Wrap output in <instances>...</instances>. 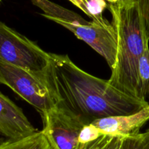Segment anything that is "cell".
Wrapping results in <instances>:
<instances>
[{"instance_id":"20","label":"cell","mask_w":149,"mask_h":149,"mask_svg":"<svg viewBox=\"0 0 149 149\" xmlns=\"http://www.w3.org/2000/svg\"><path fill=\"white\" fill-rule=\"evenodd\" d=\"M148 132H149V130H148Z\"/></svg>"},{"instance_id":"4","label":"cell","mask_w":149,"mask_h":149,"mask_svg":"<svg viewBox=\"0 0 149 149\" xmlns=\"http://www.w3.org/2000/svg\"><path fill=\"white\" fill-rule=\"evenodd\" d=\"M42 15L67 29L77 38L86 42L104 58L111 69H113L118 52L117 36L113 26L103 15L97 16L87 24L70 22L45 14Z\"/></svg>"},{"instance_id":"1","label":"cell","mask_w":149,"mask_h":149,"mask_svg":"<svg viewBox=\"0 0 149 149\" xmlns=\"http://www.w3.org/2000/svg\"><path fill=\"white\" fill-rule=\"evenodd\" d=\"M49 55V63L42 81L56 106L87 125L103 118L132 114L149 105L146 100L125 94L108 80L85 72L67 55Z\"/></svg>"},{"instance_id":"8","label":"cell","mask_w":149,"mask_h":149,"mask_svg":"<svg viewBox=\"0 0 149 149\" xmlns=\"http://www.w3.org/2000/svg\"><path fill=\"white\" fill-rule=\"evenodd\" d=\"M148 120L149 105L132 114L103 118L90 124L102 135L131 137L138 135L140 130Z\"/></svg>"},{"instance_id":"13","label":"cell","mask_w":149,"mask_h":149,"mask_svg":"<svg viewBox=\"0 0 149 149\" xmlns=\"http://www.w3.org/2000/svg\"><path fill=\"white\" fill-rule=\"evenodd\" d=\"M124 149H149V132L139 133L135 136L126 137Z\"/></svg>"},{"instance_id":"10","label":"cell","mask_w":149,"mask_h":149,"mask_svg":"<svg viewBox=\"0 0 149 149\" xmlns=\"http://www.w3.org/2000/svg\"><path fill=\"white\" fill-rule=\"evenodd\" d=\"M35 6L40 8L44 14L52 17H59L70 22L84 23L85 20L77 13L64 8L49 0H31Z\"/></svg>"},{"instance_id":"16","label":"cell","mask_w":149,"mask_h":149,"mask_svg":"<svg viewBox=\"0 0 149 149\" xmlns=\"http://www.w3.org/2000/svg\"><path fill=\"white\" fill-rule=\"evenodd\" d=\"M107 7L105 0H89L88 9L92 15V20L95 19L97 16H102L103 9Z\"/></svg>"},{"instance_id":"2","label":"cell","mask_w":149,"mask_h":149,"mask_svg":"<svg viewBox=\"0 0 149 149\" xmlns=\"http://www.w3.org/2000/svg\"><path fill=\"white\" fill-rule=\"evenodd\" d=\"M107 7L111 13V24L118 41L116 62L108 81L125 94L141 99L138 62L148 45L149 36L138 4L135 0H119L116 3H109Z\"/></svg>"},{"instance_id":"12","label":"cell","mask_w":149,"mask_h":149,"mask_svg":"<svg viewBox=\"0 0 149 149\" xmlns=\"http://www.w3.org/2000/svg\"><path fill=\"white\" fill-rule=\"evenodd\" d=\"M125 138L103 135L91 142L80 143L77 149H124Z\"/></svg>"},{"instance_id":"7","label":"cell","mask_w":149,"mask_h":149,"mask_svg":"<svg viewBox=\"0 0 149 149\" xmlns=\"http://www.w3.org/2000/svg\"><path fill=\"white\" fill-rule=\"evenodd\" d=\"M37 131L22 109L0 92V134L7 139L15 140Z\"/></svg>"},{"instance_id":"5","label":"cell","mask_w":149,"mask_h":149,"mask_svg":"<svg viewBox=\"0 0 149 149\" xmlns=\"http://www.w3.org/2000/svg\"><path fill=\"white\" fill-rule=\"evenodd\" d=\"M0 84L10 87L41 115L55 105L44 82L32 73L0 61Z\"/></svg>"},{"instance_id":"14","label":"cell","mask_w":149,"mask_h":149,"mask_svg":"<svg viewBox=\"0 0 149 149\" xmlns=\"http://www.w3.org/2000/svg\"><path fill=\"white\" fill-rule=\"evenodd\" d=\"M101 135L97 128L95 127L91 124H89L85 125L80 132L79 141V143H87L95 141Z\"/></svg>"},{"instance_id":"15","label":"cell","mask_w":149,"mask_h":149,"mask_svg":"<svg viewBox=\"0 0 149 149\" xmlns=\"http://www.w3.org/2000/svg\"><path fill=\"white\" fill-rule=\"evenodd\" d=\"M146 30L149 36V0H135Z\"/></svg>"},{"instance_id":"9","label":"cell","mask_w":149,"mask_h":149,"mask_svg":"<svg viewBox=\"0 0 149 149\" xmlns=\"http://www.w3.org/2000/svg\"><path fill=\"white\" fill-rule=\"evenodd\" d=\"M0 149H56L43 131L15 140L7 139L0 142Z\"/></svg>"},{"instance_id":"17","label":"cell","mask_w":149,"mask_h":149,"mask_svg":"<svg viewBox=\"0 0 149 149\" xmlns=\"http://www.w3.org/2000/svg\"><path fill=\"white\" fill-rule=\"evenodd\" d=\"M68 1L72 3L74 5H75L76 7H78L79 10H81L88 17H90V18H93L88 9L89 0H68Z\"/></svg>"},{"instance_id":"19","label":"cell","mask_w":149,"mask_h":149,"mask_svg":"<svg viewBox=\"0 0 149 149\" xmlns=\"http://www.w3.org/2000/svg\"><path fill=\"white\" fill-rule=\"evenodd\" d=\"M2 1H3V0H0V3L2 2Z\"/></svg>"},{"instance_id":"6","label":"cell","mask_w":149,"mask_h":149,"mask_svg":"<svg viewBox=\"0 0 149 149\" xmlns=\"http://www.w3.org/2000/svg\"><path fill=\"white\" fill-rule=\"evenodd\" d=\"M45 135L56 149H77L81 131L87 124L66 109L55 106L41 115Z\"/></svg>"},{"instance_id":"18","label":"cell","mask_w":149,"mask_h":149,"mask_svg":"<svg viewBox=\"0 0 149 149\" xmlns=\"http://www.w3.org/2000/svg\"><path fill=\"white\" fill-rule=\"evenodd\" d=\"M105 1H108L109 3H116V2H117L119 0H105Z\"/></svg>"},{"instance_id":"11","label":"cell","mask_w":149,"mask_h":149,"mask_svg":"<svg viewBox=\"0 0 149 149\" xmlns=\"http://www.w3.org/2000/svg\"><path fill=\"white\" fill-rule=\"evenodd\" d=\"M138 89L141 100H146L149 93V47H146L138 62Z\"/></svg>"},{"instance_id":"3","label":"cell","mask_w":149,"mask_h":149,"mask_svg":"<svg viewBox=\"0 0 149 149\" xmlns=\"http://www.w3.org/2000/svg\"><path fill=\"white\" fill-rule=\"evenodd\" d=\"M0 61L23 68L42 81L49 55L35 42L0 21Z\"/></svg>"}]
</instances>
